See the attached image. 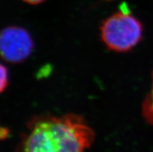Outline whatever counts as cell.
<instances>
[{
    "instance_id": "cell-1",
    "label": "cell",
    "mask_w": 153,
    "mask_h": 152,
    "mask_svg": "<svg viewBox=\"0 0 153 152\" xmlns=\"http://www.w3.org/2000/svg\"><path fill=\"white\" fill-rule=\"evenodd\" d=\"M95 133L81 116H36L27 123L16 152H86Z\"/></svg>"
},
{
    "instance_id": "cell-2",
    "label": "cell",
    "mask_w": 153,
    "mask_h": 152,
    "mask_svg": "<svg viewBox=\"0 0 153 152\" xmlns=\"http://www.w3.org/2000/svg\"><path fill=\"white\" fill-rule=\"evenodd\" d=\"M100 35L107 48L116 52H128L142 41L143 25L132 15L125 3L120 10L104 19L100 27Z\"/></svg>"
},
{
    "instance_id": "cell-3",
    "label": "cell",
    "mask_w": 153,
    "mask_h": 152,
    "mask_svg": "<svg viewBox=\"0 0 153 152\" xmlns=\"http://www.w3.org/2000/svg\"><path fill=\"white\" fill-rule=\"evenodd\" d=\"M34 47L30 33L20 27H8L0 32V56L12 64L23 62Z\"/></svg>"
},
{
    "instance_id": "cell-4",
    "label": "cell",
    "mask_w": 153,
    "mask_h": 152,
    "mask_svg": "<svg viewBox=\"0 0 153 152\" xmlns=\"http://www.w3.org/2000/svg\"><path fill=\"white\" fill-rule=\"evenodd\" d=\"M142 116L148 123L153 126V71L152 75V85L149 92L146 95L142 106Z\"/></svg>"
},
{
    "instance_id": "cell-5",
    "label": "cell",
    "mask_w": 153,
    "mask_h": 152,
    "mask_svg": "<svg viewBox=\"0 0 153 152\" xmlns=\"http://www.w3.org/2000/svg\"><path fill=\"white\" fill-rule=\"evenodd\" d=\"M9 83L8 70L3 65L0 64V94L3 93Z\"/></svg>"
},
{
    "instance_id": "cell-6",
    "label": "cell",
    "mask_w": 153,
    "mask_h": 152,
    "mask_svg": "<svg viewBox=\"0 0 153 152\" xmlns=\"http://www.w3.org/2000/svg\"><path fill=\"white\" fill-rule=\"evenodd\" d=\"M22 1L28 4H30V5H39V4H41L42 2H45V0H22Z\"/></svg>"
},
{
    "instance_id": "cell-7",
    "label": "cell",
    "mask_w": 153,
    "mask_h": 152,
    "mask_svg": "<svg viewBox=\"0 0 153 152\" xmlns=\"http://www.w3.org/2000/svg\"><path fill=\"white\" fill-rule=\"evenodd\" d=\"M2 130V129H0V130Z\"/></svg>"
}]
</instances>
